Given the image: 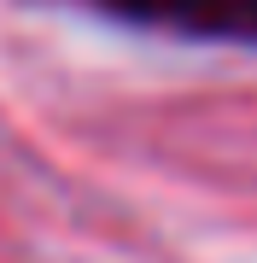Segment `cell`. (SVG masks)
<instances>
[{"label":"cell","mask_w":257,"mask_h":263,"mask_svg":"<svg viewBox=\"0 0 257 263\" xmlns=\"http://www.w3.org/2000/svg\"><path fill=\"white\" fill-rule=\"evenodd\" d=\"M240 35L257 41V0H240Z\"/></svg>","instance_id":"cell-2"},{"label":"cell","mask_w":257,"mask_h":263,"mask_svg":"<svg viewBox=\"0 0 257 263\" xmlns=\"http://www.w3.org/2000/svg\"><path fill=\"white\" fill-rule=\"evenodd\" d=\"M100 6L134 29H170L187 41L240 35V0H100Z\"/></svg>","instance_id":"cell-1"}]
</instances>
